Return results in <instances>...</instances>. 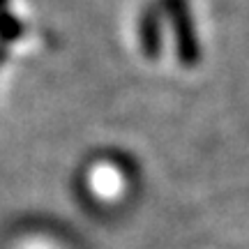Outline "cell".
<instances>
[{
  "instance_id": "6da1fadb",
  "label": "cell",
  "mask_w": 249,
  "mask_h": 249,
  "mask_svg": "<svg viewBox=\"0 0 249 249\" xmlns=\"http://www.w3.org/2000/svg\"><path fill=\"white\" fill-rule=\"evenodd\" d=\"M164 9L169 12L171 23L176 28L180 62L182 65H196L198 62V42H196L194 23H192V14H189V7H187V0H166Z\"/></svg>"
},
{
  "instance_id": "7a4b0ae2",
  "label": "cell",
  "mask_w": 249,
  "mask_h": 249,
  "mask_svg": "<svg viewBox=\"0 0 249 249\" xmlns=\"http://www.w3.org/2000/svg\"><path fill=\"white\" fill-rule=\"evenodd\" d=\"M141 44L148 55H155L160 49V17L155 9L143 12L141 18Z\"/></svg>"
}]
</instances>
